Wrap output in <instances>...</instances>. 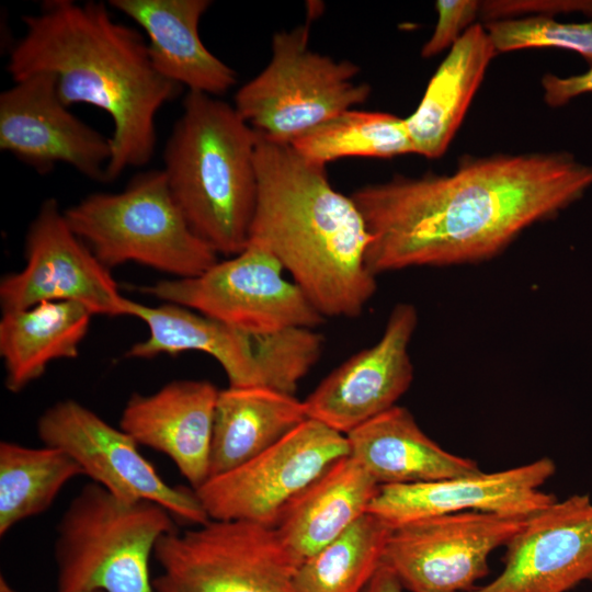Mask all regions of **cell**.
Wrapping results in <instances>:
<instances>
[{
    "label": "cell",
    "mask_w": 592,
    "mask_h": 592,
    "mask_svg": "<svg viewBox=\"0 0 592 592\" xmlns=\"http://www.w3.org/2000/svg\"><path fill=\"white\" fill-rule=\"evenodd\" d=\"M592 186V164L569 152L494 155L452 174L398 177L355 190L371 242L373 275L482 261Z\"/></svg>",
    "instance_id": "1"
},
{
    "label": "cell",
    "mask_w": 592,
    "mask_h": 592,
    "mask_svg": "<svg viewBox=\"0 0 592 592\" xmlns=\"http://www.w3.org/2000/svg\"><path fill=\"white\" fill-rule=\"evenodd\" d=\"M101 1L46 0L22 16L23 36L9 53L13 81L47 72L62 102L93 105L113 121L106 182L147 164L157 144L156 117L181 86L155 68L144 36L116 21Z\"/></svg>",
    "instance_id": "2"
},
{
    "label": "cell",
    "mask_w": 592,
    "mask_h": 592,
    "mask_svg": "<svg viewBox=\"0 0 592 592\" xmlns=\"http://www.w3.org/2000/svg\"><path fill=\"white\" fill-rule=\"evenodd\" d=\"M257 204L249 242L269 250L325 317L355 318L377 283L366 266L371 235L326 167L257 134Z\"/></svg>",
    "instance_id": "3"
},
{
    "label": "cell",
    "mask_w": 592,
    "mask_h": 592,
    "mask_svg": "<svg viewBox=\"0 0 592 592\" xmlns=\"http://www.w3.org/2000/svg\"><path fill=\"white\" fill-rule=\"evenodd\" d=\"M257 133L234 105L189 91L163 149L170 192L217 254L246 249L257 204Z\"/></svg>",
    "instance_id": "4"
},
{
    "label": "cell",
    "mask_w": 592,
    "mask_h": 592,
    "mask_svg": "<svg viewBox=\"0 0 592 592\" xmlns=\"http://www.w3.org/2000/svg\"><path fill=\"white\" fill-rule=\"evenodd\" d=\"M173 530L172 515L161 505L123 502L87 483L57 526V591L155 592L149 561L157 542Z\"/></svg>",
    "instance_id": "5"
},
{
    "label": "cell",
    "mask_w": 592,
    "mask_h": 592,
    "mask_svg": "<svg viewBox=\"0 0 592 592\" xmlns=\"http://www.w3.org/2000/svg\"><path fill=\"white\" fill-rule=\"evenodd\" d=\"M64 215L110 270L135 262L190 278L218 262L217 253L190 228L162 169L136 174L118 193L90 194Z\"/></svg>",
    "instance_id": "6"
},
{
    "label": "cell",
    "mask_w": 592,
    "mask_h": 592,
    "mask_svg": "<svg viewBox=\"0 0 592 592\" xmlns=\"http://www.w3.org/2000/svg\"><path fill=\"white\" fill-rule=\"evenodd\" d=\"M129 316L143 320L149 335L135 343L127 357L201 351L220 364L231 387H266L295 395L323 349V338L314 329L250 332L171 303L150 307L132 300Z\"/></svg>",
    "instance_id": "7"
},
{
    "label": "cell",
    "mask_w": 592,
    "mask_h": 592,
    "mask_svg": "<svg viewBox=\"0 0 592 592\" xmlns=\"http://www.w3.org/2000/svg\"><path fill=\"white\" fill-rule=\"evenodd\" d=\"M358 66L309 48V25L280 31L267 66L235 95V109L261 137L283 144L364 103L371 88Z\"/></svg>",
    "instance_id": "8"
},
{
    "label": "cell",
    "mask_w": 592,
    "mask_h": 592,
    "mask_svg": "<svg viewBox=\"0 0 592 592\" xmlns=\"http://www.w3.org/2000/svg\"><path fill=\"white\" fill-rule=\"evenodd\" d=\"M155 592H298L300 565L276 531L244 521L209 520L177 528L156 544Z\"/></svg>",
    "instance_id": "9"
},
{
    "label": "cell",
    "mask_w": 592,
    "mask_h": 592,
    "mask_svg": "<svg viewBox=\"0 0 592 592\" xmlns=\"http://www.w3.org/2000/svg\"><path fill=\"white\" fill-rule=\"evenodd\" d=\"M283 272L269 250L248 242L243 251L198 276L163 280L140 291L244 331L315 329L326 318Z\"/></svg>",
    "instance_id": "10"
},
{
    "label": "cell",
    "mask_w": 592,
    "mask_h": 592,
    "mask_svg": "<svg viewBox=\"0 0 592 592\" xmlns=\"http://www.w3.org/2000/svg\"><path fill=\"white\" fill-rule=\"evenodd\" d=\"M350 454L346 435L307 419L277 443L195 489L210 520L274 526L283 509L333 462Z\"/></svg>",
    "instance_id": "11"
},
{
    "label": "cell",
    "mask_w": 592,
    "mask_h": 592,
    "mask_svg": "<svg viewBox=\"0 0 592 592\" xmlns=\"http://www.w3.org/2000/svg\"><path fill=\"white\" fill-rule=\"evenodd\" d=\"M36 430L44 445L67 453L83 475L118 500L150 501L195 525L210 520L194 489L166 482L132 436L78 401L66 399L50 406L38 418Z\"/></svg>",
    "instance_id": "12"
},
{
    "label": "cell",
    "mask_w": 592,
    "mask_h": 592,
    "mask_svg": "<svg viewBox=\"0 0 592 592\" xmlns=\"http://www.w3.org/2000/svg\"><path fill=\"white\" fill-rule=\"evenodd\" d=\"M526 519L462 512L391 528L383 563L410 592H468L489 573V556L505 546Z\"/></svg>",
    "instance_id": "13"
},
{
    "label": "cell",
    "mask_w": 592,
    "mask_h": 592,
    "mask_svg": "<svg viewBox=\"0 0 592 592\" xmlns=\"http://www.w3.org/2000/svg\"><path fill=\"white\" fill-rule=\"evenodd\" d=\"M25 266L0 282L2 312L43 301H73L93 315L129 316L110 269L72 231L58 202L39 206L25 236Z\"/></svg>",
    "instance_id": "14"
},
{
    "label": "cell",
    "mask_w": 592,
    "mask_h": 592,
    "mask_svg": "<svg viewBox=\"0 0 592 592\" xmlns=\"http://www.w3.org/2000/svg\"><path fill=\"white\" fill-rule=\"evenodd\" d=\"M0 94V148L38 173L65 163L82 175L106 182L110 137L82 122L59 96L56 78L37 72Z\"/></svg>",
    "instance_id": "15"
},
{
    "label": "cell",
    "mask_w": 592,
    "mask_h": 592,
    "mask_svg": "<svg viewBox=\"0 0 592 592\" xmlns=\"http://www.w3.org/2000/svg\"><path fill=\"white\" fill-rule=\"evenodd\" d=\"M418 325L413 305L397 304L380 339L334 368L304 400L308 419L346 435L397 406L409 389V344Z\"/></svg>",
    "instance_id": "16"
},
{
    "label": "cell",
    "mask_w": 592,
    "mask_h": 592,
    "mask_svg": "<svg viewBox=\"0 0 592 592\" xmlns=\"http://www.w3.org/2000/svg\"><path fill=\"white\" fill-rule=\"evenodd\" d=\"M556 465L542 457L496 473L426 482L380 486L368 513L391 528L431 516L483 512L527 519L556 500L542 490Z\"/></svg>",
    "instance_id": "17"
},
{
    "label": "cell",
    "mask_w": 592,
    "mask_h": 592,
    "mask_svg": "<svg viewBox=\"0 0 592 592\" xmlns=\"http://www.w3.org/2000/svg\"><path fill=\"white\" fill-rule=\"evenodd\" d=\"M503 570L468 592H568L592 581V498L572 494L527 517L505 545Z\"/></svg>",
    "instance_id": "18"
},
{
    "label": "cell",
    "mask_w": 592,
    "mask_h": 592,
    "mask_svg": "<svg viewBox=\"0 0 592 592\" xmlns=\"http://www.w3.org/2000/svg\"><path fill=\"white\" fill-rule=\"evenodd\" d=\"M219 389L208 380H173L151 395L133 394L119 429L139 445L166 454L197 489L208 479Z\"/></svg>",
    "instance_id": "19"
},
{
    "label": "cell",
    "mask_w": 592,
    "mask_h": 592,
    "mask_svg": "<svg viewBox=\"0 0 592 592\" xmlns=\"http://www.w3.org/2000/svg\"><path fill=\"white\" fill-rule=\"evenodd\" d=\"M208 0H110L146 33L156 70L189 91L213 96L237 82L232 68L203 44L198 25L210 5Z\"/></svg>",
    "instance_id": "20"
},
{
    "label": "cell",
    "mask_w": 592,
    "mask_h": 592,
    "mask_svg": "<svg viewBox=\"0 0 592 592\" xmlns=\"http://www.w3.org/2000/svg\"><path fill=\"white\" fill-rule=\"evenodd\" d=\"M379 485L351 456L333 462L281 512L273 526L301 563L368 512Z\"/></svg>",
    "instance_id": "21"
},
{
    "label": "cell",
    "mask_w": 592,
    "mask_h": 592,
    "mask_svg": "<svg viewBox=\"0 0 592 592\" xmlns=\"http://www.w3.org/2000/svg\"><path fill=\"white\" fill-rule=\"evenodd\" d=\"M350 454L379 486L426 482L480 473L476 462L430 439L411 412L395 406L346 434Z\"/></svg>",
    "instance_id": "22"
},
{
    "label": "cell",
    "mask_w": 592,
    "mask_h": 592,
    "mask_svg": "<svg viewBox=\"0 0 592 592\" xmlns=\"http://www.w3.org/2000/svg\"><path fill=\"white\" fill-rule=\"evenodd\" d=\"M497 50L474 23L449 48L417 110L405 118L414 153L439 158L447 150Z\"/></svg>",
    "instance_id": "23"
},
{
    "label": "cell",
    "mask_w": 592,
    "mask_h": 592,
    "mask_svg": "<svg viewBox=\"0 0 592 592\" xmlns=\"http://www.w3.org/2000/svg\"><path fill=\"white\" fill-rule=\"evenodd\" d=\"M304 401L266 387L219 390L213 425L208 478L264 452L305 420Z\"/></svg>",
    "instance_id": "24"
},
{
    "label": "cell",
    "mask_w": 592,
    "mask_h": 592,
    "mask_svg": "<svg viewBox=\"0 0 592 592\" xmlns=\"http://www.w3.org/2000/svg\"><path fill=\"white\" fill-rule=\"evenodd\" d=\"M92 316L73 301H43L2 312L0 355L5 388L19 392L39 378L50 362L77 357Z\"/></svg>",
    "instance_id": "25"
},
{
    "label": "cell",
    "mask_w": 592,
    "mask_h": 592,
    "mask_svg": "<svg viewBox=\"0 0 592 592\" xmlns=\"http://www.w3.org/2000/svg\"><path fill=\"white\" fill-rule=\"evenodd\" d=\"M80 466L60 448L0 443V536L46 511Z\"/></svg>",
    "instance_id": "26"
},
{
    "label": "cell",
    "mask_w": 592,
    "mask_h": 592,
    "mask_svg": "<svg viewBox=\"0 0 592 592\" xmlns=\"http://www.w3.org/2000/svg\"><path fill=\"white\" fill-rule=\"evenodd\" d=\"M391 527L372 513L307 557L297 568L298 592H364L383 563Z\"/></svg>",
    "instance_id": "27"
},
{
    "label": "cell",
    "mask_w": 592,
    "mask_h": 592,
    "mask_svg": "<svg viewBox=\"0 0 592 592\" xmlns=\"http://www.w3.org/2000/svg\"><path fill=\"white\" fill-rule=\"evenodd\" d=\"M289 145L304 159L323 167L344 157L392 158L414 153L405 118L353 109L320 123Z\"/></svg>",
    "instance_id": "28"
},
{
    "label": "cell",
    "mask_w": 592,
    "mask_h": 592,
    "mask_svg": "<svg viewBox=\"0 0 592 592\" xmlns=\"http://www.w3.org/2000/svg\"><path fill=\"white\" fill-rule=\"evenodd\" d=\"M486 30L497 53L524 48H561L592 62V21L559 22L547 15L491 21Z\"/></svg>",
    "instance_id": "29"
},
{
    "label": "cell",
    "mask_w": 592,
    "mask_h": 592,
    "mask_svg": "<svg viewBox=\"0 0 592 592\" xmlns=\"http://www.w3.org/2000/svg\"><path fill=\"white\" fill-rule=\"evenodd\" d=\"M480 1L475 0H439L435 2L437 22L435 29L423 45L421 56L431 58L452 47L464 32L471 26L480 11Z\"/></svg>",
    "instance_id": "30"
},
{
    "label": "cell",
    "mask_w": 592,
    "mask_h": 592,
    "mask_svg": "<svg viewBox=\"0 0 592 592\" xmlns=\"http://www.w3.org/2000/svg\"><path fill=\"white\" fill-rule=\"evenodd\" d=\"M545 102L554 107L568 103L576 96L584 93H592V62L590 68L583 73L558 77L547 73L542 78Z\"/></svg>",
    "instance_id": "31"
},
{
    "label": "cell",
    "mask_w": 592,
    "mask_h": 592,
    "mask_svg": "<svg viewBox=\"0 0 592 592\" xmlns=\"http://www.w3.org/2000/svg\"><path fill=\"white\" fill-rule=\"evenodd\" d=\"M405 588L396 573L382 563L364 592H403Z\"/></svg>",
    "instance_id": "32"
},
{
    "label": "cell",
    "mask_w": 592,
    "mask_h": 592,
    "mask_svg": "<svg viewBox=\"0 0 592 592\" xmlns=\"http://www.w3.org/2000/svg\"><path fill=\"white\" fill-rule=\"evenodd\" d=\"M0 592H16L4 579L3 576L0 577Z\"/></svg>",
    "instance_id": "33"
},
{
    "label": "cell",
    "mask_w": 592,
    "mask_h": 592,
    "mask_svg": "<svg viewBox=\"0 0 592 592\" xmlns=\"http://www.w3.org/2000/svg\"><path fill=\"white\" fill-rule=\"evenodd\" d=\"M587 2H584V9H583V13H588V14H592V1L590 0H585Z\"/></svg>",
    "instance_id": "34"
}]
</instances>
